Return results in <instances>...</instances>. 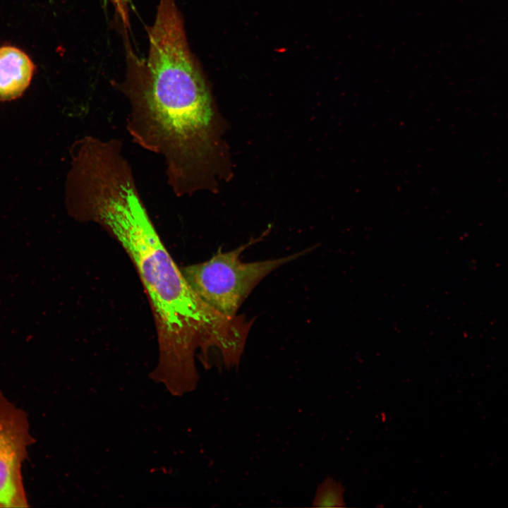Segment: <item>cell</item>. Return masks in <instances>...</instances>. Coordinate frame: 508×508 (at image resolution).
I'll use <instances>...</instances> for the list:
<instances>
[{
	"instance_id": "obj_1",
	"label": "cell",
	"mask_w": 508,
	"mask_h": 508,
	"mask_svg": "<svg viewBox=\"0 0 508 508\" xmlns=\"http://www.w3.org/2000/svg\"><path fill=\"white\" fill-rule=\"evenodd\" d=\"M81 217L111 234L136 267L155 320L159 358L152 374L157 380L171 385L196 381L198 350L205 366L212 350L224 360L243 351L251 322L223 315L193 291L161 241L133 176L114 175L96 183L83 201Z\"/></svg>"
},
{
	"instance_id": "obj_2",
	"label": "cell",
	"mask_w": 508,
	"mask_h": 508,
	"mask_svg": "<svg viewBox=\"0 0 508 508\" xmlns=\"http://www.w3.org/2000/svg\"><path fill=\"white\" fill-rule=\"evenodd\" d=\"M148 37L147 59L128 52L120 85L130 106L127 131L136 144L164 158L176 195L192 194L213 181L220 145L210 92L175 0H159Z\"/></svg>"
},
{
	"instance_id": "obj_3",
	"label": "cell",
	"mask_w": 508,
	"mask_h": 508,
	"mask_svg": "<svg viewBox=\"0 0 508 508\" xmlns=\"http://www.w3.org/2000/svg\"><path fill=\"white\" fill-rule=\"evenodd\" d=\"M251 239L237 248L223 252L219 248L209 260L181 268L186 281L208 306L227 318L237 312L256 285L282 265L310 251L312 248L285 257L243 262L240 255L260 241Z\"/></svg>"
},
{
	"instance_id": "obj_4",
	"label": "cell",
	"mask_w": 508,
	"mask_h": 508,
	"mask_svg": "<svg viewBox=\"0 0 508 508\" xmlns=\"http://www.w3.org/2000/svg\"><path fill=\"white\" fill-rule=\"evenodd\" d=\"M34 442L27 413L0 392V507H29L23 465Z\"/></svg>"
},
{
	"instance_id": "obj_5",
	"label": "cell",
	"mask_w": 508,
	"mask_h": 508,
	"mask_svg": "<svg viewBox=\"0 0 508 508\" xmlns=\"http://www.w3.org/2000/svg\"><path fill=\"white\" fill-rule=\"evenodd\" d=\"M35 69L30 57L20 49L0 47V101L20 97L29 87Z\"/></svg>"
},
{
	"instance_id": "obj_6",
	"label": "cell",
	"mask_w": 508,
	"mask_h": 508,
	"mask_svg": "<svg viewBox=\"0 0 508 508\" xmlns=\"http://www.w3.org/2000/svg\"><path fill=\"white\" fill-rule=\"evenodd\" d=\"M344 488L332 478L328 477L318 485L313 507H344Z\"/></svg>"
},
{
	"instance_id": "obj_7",
	"label": "cell",
	"mask_w": 508,
	"mask_h": 508,
	"mask_svg": "<svg viewBox=\"0 0 508 508\" xmlns=\"http://www.w3.org/2000/svg\"><path fill=\"white\" fill-rule=\"evenodd\" d=\"M116 3V6L120 8H125L127 7V1L128 0H115Z\"/></svg>"
}]
</instances>
